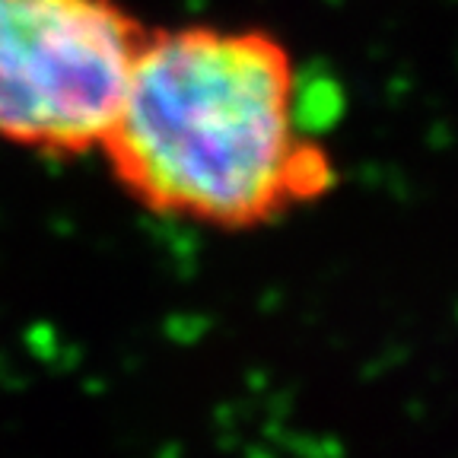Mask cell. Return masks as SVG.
Returning <instances> with one entry per match:
<instances>
[{
  "label": "cell",
  "mask_w": 458,
  "mask_h": 458,
  "mask_svg": "<svg viewBox=\"0 0 458 458\" xmlns=\"http://www.w3.org/2000/svg\"><path fill=\"white\" fill-rule=\"evenodd\" d=\"M143 38L118 0H0V140L99 150Z\"/></svg>",
  "instance_id": "obj_2"
},
{
  "label": "cell",
  "mask_w": 458,
  "mask_h": 458,
  "mask_svg": "<svg viewBox=\"0 0 458 458\" xmlns=\"http://www.w3.org/2000/svg\"><path fill=\"white\" fill-rule=\"evenodd\" d=\"M99 150L140 204L223 229L274 220L335 179L300 124L293 57L261 29H147Z\"/></svg>",
  "instance_id": "obj_1"
}]
</instances>
